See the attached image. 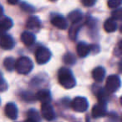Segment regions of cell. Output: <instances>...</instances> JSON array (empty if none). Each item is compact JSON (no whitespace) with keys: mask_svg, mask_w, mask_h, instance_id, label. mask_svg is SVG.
<instances>
[{"mask_svg":"<svg viewBox=\"0 0 122 122\" xmlns=\"http://www.w3.org/2000/svg\"><path fill=\"white\" fill-rule=\"evenodd\" d=\"M122 3V0H108V7L111 8H116Z\"/></svg>","mask_w":122,"mask_h":122,"instance_id":"obj_25","label":"cell"},{"mask_svg":"<svg viewBox=\"0 0 122 122\" xmlns=\"http://www.w3.org/2000/svg\"><path fill=\"white\" fill-rule=\"evenodd\" d=\"M21 40L26 46H31L35 42V36L30 32H23L21 35Z\"/></svg>","mask_w":122,"mask_h":122,"instance_id":"obj_14","label":"cell"},{"mask_svg":"<svg viewBox=\"0 0 122 122\" xmlns=\"http://www.w3.org/2000/svg\"><path fill=\"white\" fill-rule=\"evenodd\" d=\"M121 104L122 105V96H121Z\"/></svg>","mask_w":122,"mask_h":122,"instance_id":"obj_33","label":"cell"},{"mask_svg":"<svg viewBox=\"0 0 122 122\" xmlns=\"http://www.w3.org/2000/svg\"><path fill=\"white\" fill-rule=\"evenodd\" d=\"M32 62L28 57H20L15 64V69L17 72L21 75H27L32 70Z\"/></svg>","mask_w":122,"mask_h":122,"instance_id":"obj_2","label":"cell"},{"mask_svg":"<svg viewBox=\"0 0 122 122\" xmlns=\"http://www.w3.org/2000/svg\"><path fill=\"white\" fill-rule=\"evenodd\" d=\"M41 112L42 116L47 121H52L55 118V113L52 106L50 103H43L41 106Z\"/></svg>","mask_w":122,"mask_h":122,"instance_id":"obj_6","label":"cell"},{"mask_svg":"<svg viewBox=\"0 0 122 122\" xmlns=\"http://www.w3.org/2000/svg\"><path fill=\"white\" fill-rule=\"evenodd\" d=\"M82 20L79 22H76V23H72V25L71 26L69 30V37L72 40H75L76 39V36L77 34H78V31L80 30L81 27L82 26V23H81Z\"/></svg>","mask_w":122,"mask_h":122,"instance_id":"obj_15","label":"cell"},{"mask_svg":"<svg viewBox=\"0 0 122 122\" xmlns=\"http://www.w3.org/2000/svg\"><path fill=\"white\" fill-rule=\"evenodd\" d=\"M58 80L65 89H71L76 85V80L71 71L67 68H61L58 71Z\"/></svg>","mask_w":122,"mask_h":122,"instance_id":"obj_1","label":"cell"},{"mask_svg":"<svg viewBox=\"0 0 122 122\" xmlns=\"http://www.w3.org/2000/svg\"><path fill=\"white\" fill-rule=\"evenodd\" d=\"M7 1H8V3H9V4L14 5V4H16V3H18V0H7Z\"/></svg>","mask_w":122,"mask_h":122,"instance_id":"obj_28","label":"cell"},{"mask_svg":"<svg viewBox=\"0 0 122 122\" xmlns=\"http://www.w3.org/2000/svg\"><path fill=\"white\" fill-rule=\"evenodd\" d=\"M27 116H28L29 119H32L37 122H38L39 120H40L38 113H37L36 110H30L27 112Z\"/></svg>","mask_w":122,"mask_h":122,"instance_id":"obj_23","label":"cell"},{"mask_svg":"<svg viewBox=\"0 0 122 122\" xmlns=\"http://www.w3.org/2000/svg\"><path fill=\"white\" fill-rule=\"evenodd\" d=\"M51 54L50 52V50L44 47H41L39 49H37L35 53L36 61L39 64H46L47 62H48L49 59H51Z\"/></svg>","mask_w":122,"mask_h":122,"instance_id":"obj_4","label":"cell"},{"mask_svg":"<svg viewBox=\"0 0 122 122\" xmlns=\"http://www.w3.org/2000/svg\"><path fill=\"white\" fill-rule=\"evenodd\" d=\"M5 115L11 120H16L18 117V109L13 103H8L5 106Z\"/></svg>","mask_w":122,"mask_h":122,"instance_id":"obj_9","label":"cell"},{"mask_svg":"<svg viewBox=\"0 0 122 122\" xmlns=\"http://www.w3.org/2000/svg\"><path fill=\"white\" fill-rule=\"evenodd\" d=\"M121 86V79L117 75H110L106 80V90L109 93L116 92Z\"/></svg>","mask_w":122,"mask_h":122,"instance_id":"obj_3","label":"cell"},{"mask_svg":"<svg viewBox=\"0 0 122 122\" xmlns=\"http://www.w3.org/2000/svg\"><path fill=\"white\" fill-rule=\"evenodd\" d=\"M116 27H117V24H116V20L113 18H110L105 22L104 23V29L106 32L108 33H112L115 32L116 30Z\"/></svg>","mask_w":122,"mask_h":122,"instance_id":"obj_17","label":"cell"},{"mask_svg":"<svg viewBox=\"0 0 122 122\" xmlns=\"http://www.w3.org/2000/svg\"><path fill=\"white\" fill-rule=\"evenodd\" d=\"M92 50V48L90 45L83 42H81L76 46V52L80 57H86L88 55V54Z\"/></svg>","mask_w":122,"mask_h":122,"instance_id":"obj_12","label":"cell"},{"mask_svg":"<svg viewBox=\"0 0 122 122\" xmlns=\"http://www.w3.org/2000/svg\"><path fill=\"white\" fill-rule=\"evenodd\" d=\"M63 60L67 64H73L76 62V58L72 54L68 53V54H65V56L63 57Z\"/></svg>","mask_w":122,"mask_h":122,"instance_id":"obj_21","label":"cell"},{"mask_svg":"<svg viewBox=\"0 0 122 122\" xmlns=\"http://www.w3.org/2000/svg\"><path fill=\"white\" fill-rule=\"evenodd\" d=\"M15 64H16V62H15L14 59L11 57L6 58V59H4V62H3L4 67L6 68V70H8V71H12V70L15 68Z\"/></svg>","mask_w":122,"mask_h":122,"instance_id":"obj_20","label":"cell"},{"mask_svg":"<svg viewBox=\"0 0 122 122\" xmlns=\"http://www.w3.org/2000/svg\"><path fill=\"white\" fill-rule=\"evenodd\" d=\"M3 8H2V6H1V5H0V17L2 16V14H3Z\"/></svg>","mask_w":122,"mask_h":122,"instance_id":"obj_31","label":"cell"},{"mask_svg":"<svg viewBox=\"0 0 122 122\" xmlns=\"http://www.w3.org/2000/svg\"><path fill=\"white\" fill-rule=\"evenodd\" d=\"M121 122H122V118H121Z\"/></svg>","mask_w":122,"mask_h":122,"instance_id":"obj_36","label":"cell"},{"mask_svg":"<svg viewBox=\"0 0 122 122\" xmlns=\"http://www.w3.org/2000/svg\"><path fill=\"white\" fill-rule=\"evenodd\" d=\"M21 7L23 10H25V11H27V12H33V8H32V7H31L30 5H28L27 3H22Z\"/></svg>","mask_w":122,"mask_h":122,"instance_id":"obj_27","label":"cell"},{"mask_svg":"<svg viewBox=\"0 0 122 122\" xmlns=\"http://www.w3.org/2000/svg\"><path fill=\"white\" fill-rule=\"evenodd\" d=\"M3 84H4V80H3V76H2V75L0 74V85H3Z\"/></svg>","mask_w":122,"mask_h":122,"instance_id":"obj_30","label":"cell"},{"mask_svg":"<svg viewBox=\"0 0 122 122\" xmlns=\"http://www.w3.org/2000/svg\"><path fill=\"white\" fill-rule=\"evenodd\" d=\"M121 32L122 33V25H121Z\"/></svg>","mask_w":122,"mask_h":122,"instance_id":"obj_34","label":"cell"},{"mask_svg":"<svg viewBox=\"0 0 122 122\" xmlns=\"http://www.w3.org/2000/svg\"><path fill=\"white\" fill-rule=\"evenodd\" d=\"M97 98L99 102L101 103H105L106 104V99H107V95H106V93L104 90H101L97 94Z\"/></svg>","mask_w":122,"mask_h":122,"instance_id":"obj_22","label":"cell"},{"mask_svg":"<svg viewBox=\"0 0 122 122\" xmlns=\"http://www.w3.org/2000/svg\"><path fill=\"white\" fill-rule=\"evenodd\" d=\"M92 116L94 118L104 117L106 115V104L99 102L92 108Z\"/></svg>","mask_w":122,"mask_h":122,"instance_id":"obj_7","label":"cell"},{"mask_svg":"<svg viewBox=\"0 0 122 122\" xmlns=\"http://www.w3.org/2000/svg\"><path fill=\"white\" fill-rule=\"evenodd\" d=\"M106 75V70L102 67H97L92 71V77L97 82H101L103 80Z\"/></svg>","mask_w":122,"mask_h":122,"instance_id":"obj_16","label":"cell"},{"mask_svg":"<svg viewBox=\"0 0 122 122\" xmlns=\"http://www.w3.org/2000/svg\"><path fill=\"white\" fill-rule=\"evenodd\" d=\"M51 24L53 26L56 27V28L60 29H66L67 28V22L65 19V18H63L62 16L60 15H56L54 16L51 18Z\"/></svg>","mask_w":122,"mask_h":122,"instance_id":"obj_10","label":"cell"},{"mask_svg":"<svg viewBox=\"0 0 122 122\" xmlns=\"http://www.w3.org/2000/svg\"><path fill=\"white\" fill-rule=\"evenodd\" d=\"M71 108L76 112H85L88 108V101L84 97H76L71 101Z\"/></svg>","mask_w":122,"mask_h":122,"instance_id":"obj_5","label":"cell"},{"mask_svg":"<svg viewBox=\"0 0 122 122\" xmlns=\"http://www.w3.org/2000/svg\"><path fill=\"white\" fill-rule=\"evenodd\" d=\"M35 99L41 101L42 104H43V103H50L51 99V94H50V92L47 90H39V91L37 92V94H35Z\"/></svg>","mask_w":122,"mask_h":122,"instance_id":"obj_13","label":"cell"},{"mask_svg":"<svg viewBox=\"0 0 122 122\" xmlns=\"http://www.w3.org/2000/svg\"><path fill=\"white\" fill-rule=\"evenodd\" d=\"M68 19L72 23H76V22L81 21V20H82V13L79 10L72 11L68 15Z\"/></svg>","mask_w":122,"mask_h":122,"instance_id":"obj_19","label":"cell"},{"mask_svg":"<svg viewBox=\"0 0 122 122\" xmlns=\"http://www.w3.org/2000/svg\"><path fill=\"white\" fill-rule=\"evenodd\" d=\"M25 122H37V121H33V120H32V119H27V121H26Z\"/></svg>","mask_w":122,"mask_h":122,"instance_id":"obj_32","label":"cell"},{"mask_svg":"<svg viewBox=\"0 0 122 122\" xmlns=\"http://www.w3.org/2000/svg\"><path fill=\"white\" fill-rule=\"evenodd\" d=\"M117 48H118V49L122 53V40L119 42V44H118V45H117Z\"/></svg>","mask_w":122,"mask_h":122,"instance_id":"obj_29","label":"cell"},{"mask_svg":"<svg viewBox=\"0 0 122 122\" xmlns=\"http://www.w3.org/2000/svg\"><path fill=\"white\" fill-rule=\"evenodd\" d=\"M97 0H81V3L86 7H92L96 3Z\"/></svg>","mask_w":122,"mask_h":122,"instance_id":"obj_26","label":"cell"},{"mask_svg":"<svg viewBox=\"0 0 122 122\" xmlns=\"http://www.w3.org/2000/svg\"><path fill=\"white\" fill-rule=\"evenodd\" d=\"M13 26V21L11 18L8 17H2L0 18V36L4 34L5 31L8 30Z\"/></svg>","mask_w":122,"mask_h":122,"instance_id":"obj_11","label":"cell"},{"mask_svg":"<svg viewBox=\"0 0 122 122\" xmlns=\"http://www.w3.org/2000/svg\"><path fill=\"white\" fill-rule=\"evenodd\" d=\"M41 25L39 19L35 16H31L30 18H28L26 23V27L29 29H34L39 28Z\"/></svg>","mask_w":122,"mask_h":122,"instance_id":"obj_18","label":"cell"},{"mask_svg":"<svg viewBox=\"0 0 122 122\" xmlns=\"http://www.w3.org/2000/svg\"><path fill=\"white\" fill-rule=\"evenodd\" d=\"M51 1H55V0H51Z\"/></svg>","mask_w":122,"mask_h":122,"instance_id":"obj_35","label":"cell"},{"mask_svg":"<svg viewBox=\"0 0 122 122\" xmlns=\"http://www.w3.org/2000/svg\"><path fill=\"white\" fill-rule=\"evenodd\" d=\"M14 46V41L11 36L3 34L0 36V47L4 49H11Z\"/></svg>","mask_w":122,"mask_h":122,"instance_id":"obj_8","label":"cell"},{"mask_svg":"<svg viewBox=\"0 0 122 122\" xmlns=\"http://www.w3.org/2000/svg\"><path fill=\"white\" fill-rule=\"evenodd\" d=\"M112 18L115 20H122V8H118L112 12Z\"/></svg>","mask_w":122,"mask_h":122,"instance_id":"obj_24","label":"cell"}]
</instances>
